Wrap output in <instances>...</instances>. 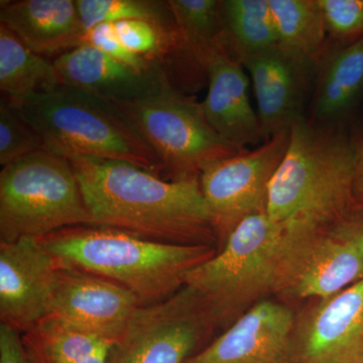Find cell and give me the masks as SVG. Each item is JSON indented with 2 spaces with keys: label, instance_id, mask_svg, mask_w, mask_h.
<instances>
[{
  "label": "cell",
  "instance_id": "obj_1",
  "mask_svg": "<svg viewBox=\"0 0 363 363\" xmlns=\"http://www.w3.org/2000/svg\"><path fill=\"white\" fill-rule=\"evenodd\" d=\"M91 225L160 242L216 247L200 178L169 181L130 162L68 157Z\"/></svg>",
  "mask_w": 363,
  "mask_h": 363
},
{
  "label": "cell",
  "instance_id": "obj_2",
  "mask_svg": "<svg viewBox=\"0 0 363 363\" xmlns=\"http://www.w3.org/2000/svg\"><path fill=\"white\" fill-rule=\"evenodd\" d=\"M39 240L59 266L113 281L142 306L175 295L185 286L189 272L217 253L210 245L160 242L96 225L69 227Z\"/></svg>",
  "mask_w": 363,
  "mask_h": 363
},
{
  "label": "cell",
  "instance_id": "obj_3",
  "mask_svg": "<svg viewBox=\"0 0 363 363\" xmlns=\"http://www.w3.org/2000/svg\"><path fill=\"white\" fill-rule=\"evenodd\" d=\"M355 143L302 117L291 128L285 157L272 177L267 214L279 224L329 227L352 209Z\"/></svg>",
  "mask_w": 363,
  "mask_h": 363
},
{
  "label": "cell",
  "instance_id": "obj_4",
  "mask_svg": "<svg viewBox=\"0 0 363 363\" xmlns=\"http://www.w3.org/2000/svg\"><path fill=\"white\" fill-rule=\"evenodd\" d=\"M21 109L39 133L43 150L65 159L130 162L162 175L159 157L111 101L59 84L33 95Z\"/></svg>",
  "mask_w": 363,
  "mask_h": 363
},
{
  "label": "cell",
  "instance_id": "obj_5",
  "mask_svg": "<svg viewBox=\"0 0 363 363\" xmlns=\"http://www.w3.org/2000/svg\"><path fill=\"white\" fill-rule=\"evenodd\" d=\"M283 224L253 215L234 229L216 255L186 277L215 330L225 329L267 298H274Z\"/></svg>",
  "mask_w": 363,
  "mask_h": 363
},
{
  "label": "cell",
  "instance_id": "obj_6",
  "mask_svg": "<svg viewBox=\"0 0 363 363\" xmlns=\"http://www.w3.org/2000/svg\"><path fill=\"white\" fill-rule=\"evenodd\" d=\"M92 220L70 162L40 150L2 167L0 241L42 238Z\"/></svg>",
  "mask_w": 363,
  "mask_h": 363
},
{
  "label": "cell",
  "instance_id": "obj_7",
  "mask_svg": "<svg viewBox=\"0 0 363 363\" xmlns=\"http://www.w3.org/2000/svg\"><path fill=\"white\" fill-rule=\"evenodd\" d=\"M111 104L159 157L166 180L200 178L210 164L241 152L212 128L201 104L169 78L147 96Z\"/></svg>",
  "mask_w": 363,
  "mask_h": 363
},
{
  "label": "cell",
  "instance_id": "obj_8",
  "mask_svg": "<svg viewBox=\"0 0 363 363\" xmlns=\"http://www.w3.org/2000/svg\"><path fill=\"white\" fill-rule=\"evenodd\" d=\"M274 298L296 303L334 295L363 279V255L336 240L326 227L283 224Z\"/></svg>",
  "mask_w": 363,
  "mask_h": 363
},
{
  "label": "cell",
  "instance_id": "obj_9",
  "mask_svg": "<svg viewBox=\"0 0 363 363\" xmlns=\"http://www.w3.org/2000/svg\"><path fill=\"white\" fill-rule=\"evenodd\" d=\"M290 130L281 131L255 150H243L208 166L200 186L220 250L248 217L267 213L269 184L285 157Z\"/></svg>",
  "mask_w": 363,
  "mask_h": 363
},
{
  "label": "cell",
  "instance_id": "obj_10",
  "mask_svg": "<svg viewBox=\"0 0 363 363\" xmlns=\"http://www.w3.org/2000/svg\"><path fill=\"white\" fill-rule=\"evenodd\" d=\"M214 331L194 294L183 286L138 310L112 347L109 363H186Z\"/></svg>",
  "mask_w": 363,
  "mask_h": 363
},
{
  "label": "cell",
  "instance_id": "obj_11",
  "mask_svg": "<svg viewBox=\"0 0 363 363\" xmlns=\"http://www.w3.org/2000/svg\"><path fill=\"white\" fill-rule=\"evenodd\" d=\"M294 363H363V279L296 312Z\"/></svg>",
  "mask_w": 363,
  "mask_h": 363
},
{
  "label": "cell",
  "instance_id": "obj_12",
  "mask_svg": "<svg viewBox=\"0 0 363 363\" xmlns=\"http://www.w3.org/2000/svg\"><path fill=\"white\" fill-rule=\"evenodd\" d=\"M58 272L39 238L0 241V324L23 334L49 317Z\"/></svg>",
  "mask_w": 363,
  "mask_h": 363
},
{
  "label": "cell",
  "instance_id": "obj_13",
  "mask_svg": "<svg viewBox=\"0 0 363 363\" xmlns=\"http://www.w3.org/2000/svg\"><path fill=\"white\" fill-rule=\"evenodd\" d=\"M140 307L135 295L113 281L59 266L49 317L116 344Z\"/></svg>",
  "mask_w": 363,
  "mask_h": 363
},
{
  "label": "cell",
  "instance_id": "obj_14",
  "mask_svg": "<svg viewBox=\"0 0 363 363\" xmlns=\"http://www.w3.org/2000/svg\"><path fill=\"white\" fill-rule=\"evenodd\" d=\"M295 317L293 307L267 298L186 363H294Z\"/></svg>",
  "mask_w": 363,
  "mask_h": 363
},
{
  "label": "cell",
  "instance_id": "obj_15",
  "mask_svg": "<svg viewBox=\"0 0 363 363\" xmlns=\"http://www.w3.org/2000/svg\"><path fill=\"white\" fill-rule=\"evenodd\" d=\"M241 65L252 78L264 140L290 130L303 117V99L312 65L279 45L245 59Z\"/></svg>",
  "mask_w": 363,
  "mask_h": 363
},
{
  "label": "cell",
  "instance_id": "obj_16",
  "mask_svg": "<svg viewBox=\"0 0 363 363\" xmlns=\"http://www.w3.org/2000/svg\"><path fill=\"white\" fill-rule=\"evenodd\" d=\"M206 78L208 92L201 105L212 128L238 150L266 142L257 111L250 104L245 67L220 49L208 62Z\"/></svg>",
  "mask_w": 363,
  "mask_h": 363
},
{
  "label": "cell",
  "instance_id": "obj_17",
  "mask_svg": "<svg viewBox=\"0 0 363 363\" xmlns=\"http://www.w3.org/2000/svg\"><path fill=\"white\" fill-rule=\"evenodd\" d=\"M52 63L60 84L111 102L147 96L169 78L162 67L138 70L88 44L57 57Z\"/></svg>",
  "mask_w": 363,
  "mask_h": 363
},
{
  "label": "cell",
  "instance_id": "obj_18",
  "mask_svg": "<svg viewBox=\"0 0 363 363\" xmlns=\"http://www.w3.org/2000/svg\"><path fill=\"white\" fill-rule=\"evenodd\" d=\"M0 23L30 51L45 58L56 59L82 45L86 33L76 0L4 2Z\"/></svg>",
  "mask_w": 363,
  "mask_h": 363
},
{
  "label": "cell",
  "instance_id": "obj_19",
  "mask_svg": "<svg viewBox=\"0 0 363 363\" xmlns=\"http://www.w3.org/2000/svg\"><path fill=\"white\" fill-rule=\"evenodd\" d=\"M179 32V48L164 67L172 83L182 75L206 77L210 58L224 49L221 39L220 0H169Z\"/></svg>",
  "mask_w": 363,
  "mask_h": 363
},
{
  "label": "cell",
  "instance_id": "obj_20",
  "mask_svg": "<svg viewBox=\"0 0 363 363\" xmlns=\"http://www.w3.org/2000/svg\"><path fill=\"white\" fill-rule=\"evenodd\" d=\"M21 338L30 363H109L114 345L51 317Z\"/></svg>",
  "mask_w": 363,
  "mask_h": 363
},
{
  "label": "cell",
  "instance_id": "obj_21",
  "mask_svg": "<svg viewBox=\"0 0 363 363\" xmlns=\"http://www.w3.org/2000/svg\"><path fill=\"white\" fill-rule=\"evenodd\" d=\"M60 84L52 61L26 48L0 23V89L14 106L21 108L33 95Z\"/></svg>",
  "mask_w": 363,
  "mask_h": 363
},
{
  "label": "cell",
  "instance_id": "obj_22",
  "mask_svg": "<svg viewBox=\"0 0 363 363\" xmlns=\"http://www.w3.org/2000/svg\"><path fill=\"white\" fill-rule=\"evenodd\" d=\"M220 16L222 45L240 64L278 45L269 0H220Z\"/></svg>",
  "mask_w": 363,
  "mask_h": 363
},
{
  "label": "cell",
  "instance_id": "obj_23",
  "mask_svg": "<svg viewBox=\"0 0 363 363\" xmlns=\"http://www.w3.org/2000/svg\"><path fill=\"white\" fill-rule=\"evenodd\" d=\"M269 4L279 47L313 65L328 35L317 0H269Z\"/></svg>",
  "mask_w": 363,
  "mask_h": 363
},
{
  "label": "cell",
  "instance_id": "obj_24",
  "mask_svg": "<svg viewBox=\"0 0 363 363\" xmlns=\"http://www.w3.org/2000/svg\"><path fill=\"white\" fill-rule=\"evenodd\" d=\"M363 88V37L346 45L327 62L315 95L314 111L319 121L342 116Z\"/></svg>",
  "mask_w": 363,
  "mask_h": 363
},
{
  "label": "cell",
  "instance_id": "obj_25",
  "mask_svg": "<svg viewBox=\"0 0 363 363\" xmlns=\"http://www.w3.org/2000/svg\"><path fill=\"white\" fill-rule=\"evenodd\" d=\"M86 32L100 23L147 20L176 25L168 1L157 0H76Z\"/></svg>",
  "mask_w": 363,
  "mask_h": 363
},
{
  "label": "cell",
  "instance_id": "obj_26",
  "mask_svg": "<svg viewBox=\"0 0 363 363\" xmlns=\"http://www.w3.org/2000/svg\"><path fill=\"white\" fill-rule=\"evenodd\" d=\"M117 35L126 49L164 69L179 48L177 25L147 20L117 21Z\"/></svg>",
  "mask_w": 363,
  "mask_h": 363
},
{
  "label": "cell",
  "instance_id": "obj_27",
  "mask_svg": "<svg viewBox=\"0 0 363 363\" xmlns=\"http://www.w3.org/2000/svg\"><path fill=\"white\" fill-rule=\"evenodd\" d=\"M43 150L39 133L21 111L2 95L0 100V164L2 167Z\"/></svg>",
  "mask_w": 363,
  "mask_h": 363
},
{
  "label": "cell",
  "instance_id": "obj_28",
  "mask_svg": "<svg viewBox=\"0 0 363 363\" xmlns=\"http://www.w3.org/2000/svg\"><path fill=\"white\" fill-rule=\"evenodd\" d=\"M327 33L336 39L363 37V0H317Z\"/></svg>",
  "mask_w": 363,
  "mask_h": 363
},
{
  "label": "cell",
  "instance_id": "obj_29",
  "mask_svg": "<svg viewBox=\"0 0 363 363\" xmlns=\"http://www.w3.org/2000/svg\"><path fill=\"white\" fill-rule=\"evenodd\" d=\"M83 44L93 45L112 58L118 60L138 70L150 71L157 67H162L160 64L147 61L126 49L117 35L116 25L112 23H100L91 28L85 33Z\"/></svg>",
  "mask_w": 363,
  "mask_h": 363
},
{
  "label": "cell",
  "instance_id": "obj_30",
  "mask_svg": "<svg viewBox=\"0 0 363 363\" xmlns=\"http://www.w3.org/2000/svg\"><path fill=\"white\" fill-rule=\"evenodd\" d=\"M326 229L334 238L347 243L363 255V209H351Z\"/></svg>",
  "mask_w": 363,
  "mask_h": 363
},
{
  "label": "cell",
  "instance_id": "obj_31",
  "mask_svg": "<svg viewBox=\"0 0 363 363\" xmlns=\"http://www.w3.org/2000/svg\"><path fill=\"white\" fill-rule=\"evenodd\" d=\"M0 363H30L21 334L0 324Z\"/></svg>",
  "mask_w": 363,
  "mask_h": 363
},
{
  "label": "cell",
  "instance_id": "obj_32",
  "mask_svg": "<svg viewBox=\"0 0 363 363\" xmlns=\"http://www.w3.org/2000/svg\"><path fill=\"white\" fill-rule=\"evenodd\" d=\"M354 143L357 166L352 187V209H363V136Z\"/></svg>",
  "mask_w": 363,
  "mask_h": 363
}]
</instances>
